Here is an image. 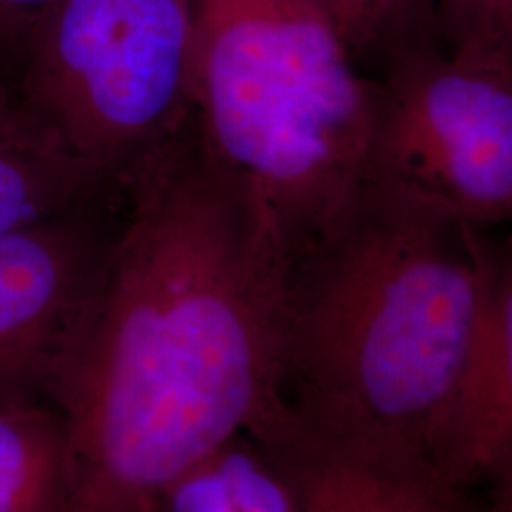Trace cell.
<instances>
[{
	"instance_id": "277c9868",
	"label": "cell",
	"mask_w": 512,
	"mask_h": 512,
	"mask_svg": "<svg viewBox=\"0 0 512 512\" xmlns=\"http://www.w3.org/2000/svg\"><path fill=\"white\" fill-rule=\"evenodd\" d=\"M16 82L65 147L116 184L194 116L192 0H54Z\"/></svg>"
},
{
	"instance_id": "9c48e42d",
	"label": "cell",
	"mask_w": 512,
	"mask_h": 512,
	"mask_svg": "<svg viewBox=\"0 0 512 512\" xmlns=\"http://www.w3.org/2000/svg\"><path fill=\"white\" fill-rule=\"evenodd\" d=\"M116 184L65 147L25 103L16 76L0 67V232L92 202Z\"/></svg>"
},
{
	"instance_id": "ba28073f",
	"label": "cell",
	"mask_w": 512,
	"mask_h": 512,
	"mask_svg": "<svg viewBox=\"0 0 512 512\" xmlns=\"http://www.w3.org/2000/svg\"><path fill=\"white\" fill-rule=\"evenodd\" d=\"M260 440L293 475L302 512H461V492L431 463L321 433L293 410Z\"/></svg>"
},
{
	"instance_id": "8fae6325",
	"label": "cell",
	"mask_w": 512,
	"mask_h": 512,
	"mask_svg": "<svg viewBox=\"0 0 512 512\" xmlns=\"http://www.w3.org/2000/svg\"><path fill=\"white\" fill-rule=\"evenodd\" d=\"M211 456L239 512H302L293 475L264 440L238 435Z\"/></svg>"
},
{
	"instance_id": "5bb4252c",
	"label": "cell",
	"mask_w": 512,
	"mask_h": 512,
	"mask_svg": "<svg viewBox=\"0 0 512 512\" xmlns=\"http://www.w3.org/2000/svg\"><path fill=\"white\" fill-rule=\"evenodd\" d=\"M156 512H239L213 456L202 459L165 488Z\"/></svg>"
},
{
	"instance_id": "52a82bcc",
	"label": "cell",
	"mask_w": 512,
	"mask_h": 512,
	"mask_svg": "<svg viewBox=\"0 0 512 512\" xmlns=\"http://www.w3.org/2000/svg\"><path fill=\"white\" fill-rule=\"evenodd\" d=\"M512 456L511 255L486 238L482 293L450 393L437 469L456 490L505 475Z\"/></svg>"
},
{
	"instance_id": "e0dca14e",
	"label": "cell",
	"mask_w": 512,
	"mask_h": 512,
	"mask_svg": "<svg viewBox=\"0 0 512 512\" xmlns=\"http://www.w3.org/2000/svg\"><path fill=\"white\" fill-rule=\"evenodd\" d=\"M319 4H323L327 10H329L330 14H332V0H317ZM332 18H334V14H332Z\"/></svg>"
},
{
	"instance_id": "6da1fadb",
	"label": "cell",
	"mask_w": 512,
	"mask_h": 512,
	"mask_svg": "<svg viewBox=\"0 0 512 512\" xmlns=\"http://www.w3.org/2000/svg\"><path fill=\"white\" fill-rule=\"evenodd\" d=\"M291 266L270 211L194 116L129 169L50 385L69 512H156L186 469L285 420Z\"/></svg>"
},
{
	"instance_id": "30bf717a",
	"label": "cell",
	"mask_w": 512,
	"mask_h": 512,
	"mask_svg": "<svg viewBox=\"0 0 512 512\" xmlns=\"http://www.w3.org/2000/svg\"><path fill=\"white\" fill-rule=\"evenodd\" d=\"M0 512H69L67 439L57 410L0 403Z\"/></svg>"
},
{
	"instance_id": "9a60e30c",
	"label": "cell",
	"mask_w": 512,
	"mask_h": 512,
	"mask_svg": "<svg viewBox=\"0 0 512 512\" xmlns=\"http://www.w3.org/2000/svg\"><path fill=\"white\" fill-rule=\"evenodd\" d=\"M54 0H0V67L16 76L21 52Z\"/></svg>"
},
{
	"instance_id": "8992f818",
	"label": "cell",
	"mask_w": 512,
	"mask_h": 512,
	"mask_svg": "<svg viewBox=\"0 0 512 512\" xmlns=\"http://www.w3.org/2000/svg\"><path fill=\"white\" fill-rule=\"evenodd\" d=\"M118 186L0 232V403L50 397L55 363L107 251Z\"/></svg>"
},
{
	"instance_id": "5b68a950",
	"label": "cell",
	"mask_w": 512,
	"mask_h": 512,
	"mask_svg": "<svg viewBox=\"0 0 512 512\" xmlns=\"http://www.w3.org/2000/svg\"><path fill=\"white\" fill-rule=\"evenodd\" d=\"M366 188L488 230L512 213V63L412 40L370 78Z\"/></svg>"
},
{
	"instance_id": "2e32d148",
	"label": "cell",
	"mask_w": 512,
	"mask_h": 512,
	"mask_svg": "<svg viewBox=\"0 0 512 512\" xmlns=\"http://www.w3.org/2000/svg\"><path fill=\"white\" fill-rule=\"evenodd\" d=\"M488 512H512L511 490L507 486V492H501L499 499L495 501L494 507Z\"/></svg>"
},
{
	"instance_id": "4fadbf2b",
	"label": "cell",
	"mask_w": 512,
	"mask_h": 512,
	"mask_svg": "<svg viewBox=\"0 0 512 512\" xmlns=\"http://www.w3.org/2000/svg\"><path fill=\"white\" fill-rule=\"evenodd\" d=\"M425 0H332L334 21L355 59L376 48L389 52L412 42L414 29Z\"/></svg>"
},
{
	"instance_id": "7c38bea8",
	"label": "cell",
	"mask_w": 512,
	"mask_h": 512,
	"mask_svg": "<svg viewBox=\"0 0 512 512\" xmlns=\"http://www.w3.org/2000/svg\"><path fill=\"white\" fill-rule=\"evenodd\" d=\"M435 16L446 52L512 63V0H435Z\"/></svg>"
},
{
	"instance_id": "7a4b0ae2",
	"label": "cell",
	"mask_w": 512,
	"mask_h": 512,
	"mask_svg": "<svg viewBox=\"0 0 512 512\" xmlns=\"http://www.w3.org/2000/svg\"><path fill=\"white\" fill-rule=\"evenodd\" d=\"M484 243V230L366 188L291 266L285 399L296 418L437 469Z\"/></svg>"
},
{
	"instance_id": "3957f363",
	"label": "cell",
	"mask_w": 512,
	"mask_h": 512,
	"mask_svg": "<svg viewBox=\"0 0 512 512\" xmlns=\"http://www.w3.org/2000/svg\"><path fill=\"white\" fill-rule=\"evenodd\" d=\"M194 120L291 258L366 190L370 78L317 0H192Z\"/></svg>"
}]
</instances>
